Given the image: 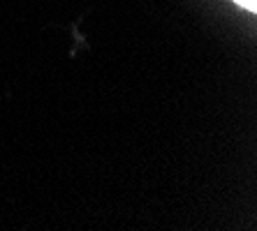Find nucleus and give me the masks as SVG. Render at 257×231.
<instances>
[{
    "mask_svg": "<svg viewBox=\"0 0 257 231\" xmlns=\"http://www.w3.org/2000/svg\"><path fill=\"white\" fill-rule=\"evenodd\" d=\"M236 5H241V7H245L248 12H255L257 10V0H234Z\"/></svg>",
    "mask_w": 257,
    "mask_h": 231,
    "instance_id": "1",
    "label": "nucleus"
}]
</instances>
